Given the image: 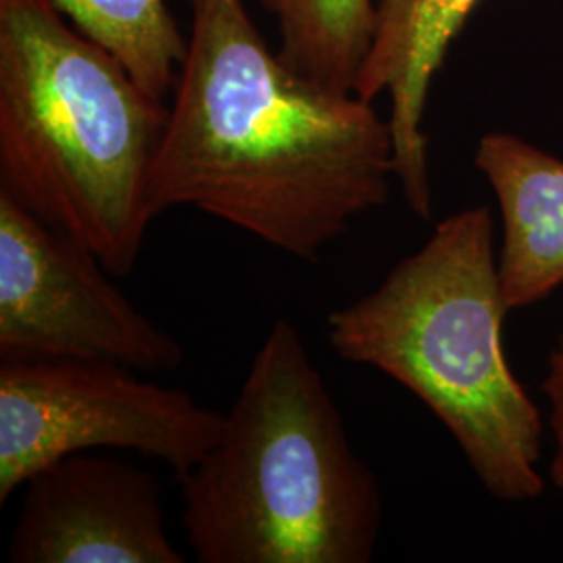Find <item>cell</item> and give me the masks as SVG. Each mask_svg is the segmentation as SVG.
I'll return each mask as SVG.
<instances>
[{
	"label": "cell",
	"mask_w": 563,
	"mask_h": 563,
	"mask_svg": "<svg viewBox=\"0 0 563 563\" xmlns=\"http://www.w3.org/2000/svg\"><path fill=\"white\" fill-rule=\"evenodd\" d=\"M120 363L2 360L0 504L36 472L90 449L162 460L186 476L213 449L225 416Z\"/></svg>",
	"instance_id": "5b68a950"
},
{
	"label": "cell",
	"mask_w": 563,
	"mask_h": 563,
	"mask_svg": "<svg viewBox=\"0 0 563 563\" xmlns=\"http://www.w3.org/2000/svg\"><path fill=\"white\" fill-rule=\"evenodd\" d=\"M23 486L11 562H184L165 528L162 486L139 465L81 451Z\"/></svg>",
	"instance_id": "52a82bcc"
},
{
	"label": "cell",
	"mask_w": 563,
	"mask_h": 563,
	"mask_svg": "<svg viewBox=\"0 0 563 563\" xmlns=\"http://www.w3.org/2000/svg\"><path fill=\"white\" fill-rule=\"evenodd\" d=\"M101 260L0 190L2 360L120 363L174 372L180 342L104 276Z\"/></svg>",
	"instance_id": "8992f818"
},
{
	"label": "cell",
	"mask_w": 563,
	"mask_h": 563,
	"mask_svg": "<svg viewBox=\"0 0 563 563\" xmlns=\"http://www.w3.org/2000/svg\"><path fill=\"white\" fill-rule=\"evenodd\" d=\"M184 481L202 563H367L383 495L299 330L265 336L213 449Z\"/></svg>",
	"instance_id": "277c9868"
},
{
	"label": "cell",
	"mask_w": 563,
	"mask_h": 563,
	"mask_svg": "<svg viewBox=\"0 0 563 563\" xmlns=\"http://www.w3.org/2000/svg\"><path fill=\"white\" fill-rule=\"evenodd\" d=\"M474 165L501 213L497 253L504 301L534 307L563 286V159L511 132H488Z\"/></svg>",
	"instance_id": "9c48e42d"
},
{
	"label": "cell",
	"mask_w": 563,
	"mask_h": 563,
	"mask_svg": "<svg viewBox=\"0 0 563 563\" xmlns=\"http://www.w3.org/2000/svg\"><path fill=\"white\" fill-rule=\"evenodd\" d=\"M192 32L153 169L157 216L197 207L302 262L388 201V120L282 60L244 0H188Z\"/></svg>",
	"instance_id": "6da1fadb"
},
{
	"label": "cell",
	"mask_w": 563,
	"mask_h": 563,
	"mask_svg": "<svg viewBox=\"0 0 563 563\" xmlns=\"http://www.w3.org/2000/svg\"><path fill=\"white\" fill-rule=\"evenodd\" d=\"M507 313L490 209L467 207L437 223L372 292L332 311L328 339L342 360L416 395L484 490L520 505L544 493L547 426L507 362Z\"/></svg>",
	"instance_id": "3957f363"
},
{
	"label": "cell",
	"mask_w": 563,
	"mask_h": 563,
	"mask_svg": "<svg viewBox=\"0 0 563 563\" xmlns=\"http://www.w3.org/2000/svg\"><path fill=\"white\" fill-rule=\"evenodd\" d=\"M481 0H374L372 38L355 95L374 102L388 95L395 174L407 207L430 222L434 213L430 141L423 130L430 88L451 42Z\"/></svg>",
	"instance_id": "ba28073f"
},
{
	"label": "cell",
	"mask_w": 563,
	"mask_h": 563,
	"mask_svg": "<svg viewBox=\"0 0 563 563\" xmlns=\"http://www.w3.org/2000/svg\"><path fill=\"white\" fill-rule=\"evenodd\" d=\"M169 107L53 0H0V190L92 251L139 262Z\"/></svg>",
	"instance_id": "7a4b0ae2"
},
{
	"label": "cell",
	"mask_w": 563,
	"mask_h": 563,
	"mask_svg": "<svg viewBox=\"0 0 563 563\" xmlns=\"http://www.w3.org/2000/svg\"><path fill=\"white\" fill-rule=\"evenodd\" d=\"M278 23L286 65L336 92H355L374 0H257Z\"/></svg>",
	"instance_id": "8fae6325"
},
{
	"label": "cell",
	"mask_w": 563,
	"mask_h": 563,
	"mask_svg": "<svg viewBox=\"0 0 563 563\" xmlns=\"http://www.w3.org/2000/svg\"><path fill=\"white\" fill-rule=\"evenodd\" d=\"M67 21L157 101L174 95L188 38L165 0H53Z\"/></svg>",
	"instance_id": "30bf717a"
},
{
	"label": "cell",
	"mask_w": 563,
	"mask_h": 563,
	"mask_svg": "<svg viewBox=\"0 0 563 563\" xmlns=\"http://www.w3.org/2000/svg\"><path fill=\"white\" fill-rule=\"evenodd\" d=\"M541 393L544 397L547 437L551 441L547 476L563 495V334L547 355Z\"/></svg>",
	"instance_id": "7c38bea8"
}]
</instances>
